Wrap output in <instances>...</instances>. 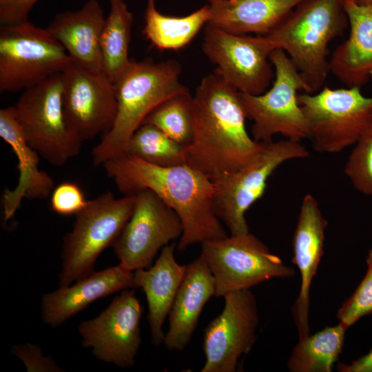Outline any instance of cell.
<instances>
[{"mask_svg":"<svg viewBox=\"0 0 372 372\" xmlns=\"http://www.w3.org/2000/svg\"><path fill=\"white\" fill-rule=\"evenodd\" d=\"M209 3V4H211V3H214L215 2H217V1H219L220 0H207Z\"/></svg>","mask_w":372,"mask_h":372,"instance_id":"obj_37","label":"cell"},{"mask_svg":"<svg viewBox=\"0 0 372 372\" xmlns=\"http://www.w3.org/2000/svg\"><path fill=\"white\" fill-rule=\"evenodd\" d=\"M135 195L117 198L108 192L88 200L63 238L60 286L70 285L94 271L99 256L113 246L133 211Z\"/></svg>","mask_w":372,"mask_h":372,"instance_id":"obj_5","label":"cell"},{"mask_svg":"<svg viewBox=\"0 0 372 372\" xmlns=\"http://www.w3.org/2000/svg\"><path fill=\"white\" fill-rule=\"evenodd\" d=\"M269 59L274 69L271 86L264 93L251 95L240 92L247 118L253 121V139L272 141L276 134L300 142L309 138L308 124L298 103L299 91L304 92L303 79L287 54L274 49Z\"/></svg>","mask_w":372,"mask_h":372,"instance_id":"obj_6","label":"cell"},{"mask_svg":"<svg viewBox=\"0 0 372 372\" xmlns=\"http://www.w3.org/2000/svg\"><path fill=\"white\" fill-rule=\"evenodd\" d=\"M180 64L174 59L132 60L114 84L116 116L111 130L92 152L94 165L124 154L132 134L156 106L171 96L189 92L180 82Z\"/></svg>","mask_w":372,"mask_h":372,"instance_id":"obj_4","label":"cell"},{"mask_svg":"<svg viewBox=\"0 0 372 372\" xmlns=\"http://www.w3.org/2000/svg\"><path fill=\"white\" fill-rule=\"evenodd\" d=\"M100 47L103 74L115 84L130 65L129 49L134 17L125 0H110Z\"/></svg>","mask_w":372,"mask_h":372,"instance_id":"obj_26","label":"cell"},{"mask_svg":"<svg viewBox=\"0 0 372 372\" xmlns=\"http://www.w3.org/2000/svg\"><path fill=\"white\" fill-rule=\"evenodd\" d=\"M201 245L203 258L215 280L214 297L247 290L274 278H291L295 269L286 265L250 232L231 234Z\"/></svg>","mask_w":372,"mask_h":372,"instance_id":"obj_11","label":"cell"},{"mask_svg":"<svg viewBox=\"0 0 372 372\" xmlns=\"http://www.w3.org/2000/svg\"><path fill=\"white\" fill-rule=\"evenodd\" d=\"M72 62L47 28L25 21L0 27V91L25 90L63 72Z\"/></svg>","mask_w":372,"mask_h":372,"instance_id":"obj_7","label":"cell"},{"mask_svg":"<svg viewBox=\"0 0 372 372\" xmlns=\"http://www.w3.org/2000/svg\"><path fill=\"white\" fill-rule=\"evenodd\" d=\"M12 352L23 362L29 372L63 371L51 357L44 356L41 349L36 345L30 343L15 345L12 347Z\"/></svg>","mask_w":372,"mask_h":372,"instance_id":"obj_33","label":"cell"},{"mask_svg":"<svg viewBox=\"0 0 372 372\" xmlns=\"http://www.w3.org/2000/svg\"><path fill=\"white\" fill-rule=\"evenodd\" d=\"M0 136L8 143L18 161L19 178L13 189H6L2 196L4 220L12 218L23 198L45 199L54 189L51 176L39 168V154L28 143L19 123L14 106L0 110Z\"/></svg>","mask_w":372,"mask_h":372,"instance_id":"obj_19","label":"cell"},{"mask_svg":"<svg viewBox=\"0 0 372 372\" xmlns=\"http://www.w3.org/2000/svg\"><path fill=\"white\" fill-rule=\"evenodd\" d=\"M143 307L134 290L121 291L96 318L81 322L82 345L98 360L120 368L134 364L141 344Z\"/></svg>","mask_w":372,"mask_h":372,"instance_id":"obj_15","label":"cell"},{"mask_svg":"<svg viewBox=\"0 0 372 372\" xmlns=\"http://www.w3.org/2000/svg\"><path fill=\"white\" fill-rule=\"evenodd\" d=\"M176 248L174 242L165 246L149 268L134 271V287L141 288L145 295L151 340L158 347L163 342V326L186 270L187 265H180L175 259Z\"/></svg>","mask_w":372,"mask_h":372,"instance_id":"obj_23","label":"cell"},{"mask_svg":"<svg viewBox=\"0 0 372 372\" xmlns=\"http://www.w3.org/2000/svg\"><path fill=\"white\" fill-rule=\"evenodd\" d=\"M134 195L132 215L112 246L119 265L132 271L149 268L158 251L183 231L176 212L154 192L145 189Z\"/></svg>","mask_w":372,"mask_h":372,"instance_id":"obj_13","label":"cell"},{"mask_svg":"<svg viewBox=\"0 0 372 372\" xmlns=\"http://www.w3.org/2000/svg\"><path fill=\"white\" fill-rule=\"evenodd\" d=\"M348 328L340 322L299 340L287 361L291 372H331L342 351Z\"/></svg>","mask_w":372,"mask_h":372,"instance_id":"obj_27","label":"cell"},{"mask_svg":"<svg viewBox=\"0 0 372 372\" xmlns=\"http://www.w3.org/2000/svg\"><path fill=\"white\" fill-rule=\"evenodd\" d=\"M327 226L317 200L309 194L305 195L292 238V262L297 266L301 278L299 293L291 307L299 340L310 335V288L324 254Z\"/></svg>","mask_w":372,"mask_h":372,"instance_id":"obj_17","label":"cell"},{"mask_svg":"<svg viewBox=\"0 0 372 372\" xmlns=\"http://www.w3.org/2000/svg\"><path fill=\"white\" fill-rule=\"evenodd\" d=\"M304 0H220L211 4L208 25L235 34L265 36Z\"/></svg>","mask_w":372,"mask_h":372,"instance_id":"obj_24","label":"cell"},{"mask_svg":"<svg viewBox=\"0 0 372 372\" xmlns=\"http://www.w3.org/2000/svg\"><path fill=\"white\" fill-rule=\"evenodd\" d=\"M134 287V271L118 265L100 271H93L74 284L60 286L52 292L43 295L41 317L44 323L52 328L101 298Z\"/></svg>","mask_w":372,"mask_h":372,"instance_id":"obj_18","label":"cell"},{"mask_svg":"<svg viewBox=\"0 0 372 372\" xmlns=\"http://www.w3.org/2000/svg\"><path fill=\"white\" fill-rule=\"evenodd\" d=\"M192 102L193 95L189 92L171 96L156 106L142 125H153L186 147L193 137Z\"/></svg>","mask_w":372,"mask_h":372,"instance_id":"obj_29","label":"cell"},{"mask_svg":"<svg viewBox=\"0 0 372 372\" xmlns=\"http://www.w3.org/2000/svg\"><path fill=\"white\" fill-rule=\"evenodd\" d=\"M193 137L185 147L186 164L214 180L231 173L262 149L245 127L240 92L214 72L193 95Z\"/></svg>","mask_w":372,"mask_h":372,"instance_id":"obj_2","label":"cell"},{"mask_svg":"<svg viewBox=\"0 0 372 372\" xmlns=\"http://www.w3.org/2000/svg\"><path fill=\"white\" fill-rule=\"evenodd\" d=\"M358 5H372V0H351Z\"/></svg>","mask_w":372,"mask_h":372,"instance_id":"obj_36","label":"cell"},{"mask_svg":"<svg viewBox=\"0 0 372 372\" xmlns=\"http://www.w3.org/2000/svg\"><path fill=\"white\" fill-rule=\"evenodd\" d=\"M337 370L340 372H372V349L351 363L339 364Z\"/></svg>","mask_w":372,"mask_h":372,"instance_id":"obj_35","label":"cell"},{"mask_svg":"<svg viewBox=\"0 0 372 372\" xmlns=\"http://www.w3.org/2000/svg\"><path fill=\"white\" fill-rule=\"evenodd\" d=\"M40 0H0V24L6 25L28 19L34 6Z\"/></svg>","mask_w":372,"mask_h":372,"instance_id":"obj_34","label":"cell"},{"mask_svg":"<svg viewBox=\"0 0 372 372\" xmlns=\"http://www.w3.org/2000/svg\"><path fill=\"white\" fill-rule=\"evenodd\" d=\"M349 34L333 51L331 72L347 87H359L372 81V5L344 0Z\"/></svg>","mask_w":372,"mask_h":372,"instance_id":"obj_22","label":"cell"},{"mask_svg":"<svg viewBox=\"0 0 372 372\" xmlns=\"http://www.w3.org/2000/svg\"><path fill=\"white\" fill-rule=\"evenodd\" d=\"M210 16L209 4L186 16L172 17L159 12L156 0H146L143 33L158 50H180L207 25Z\"/></svg>","mask_w":372,"mask_h":372,"instance_id":"obj_25","label":"cell"},{"mask_svg":"<svg viewBox=\"0 0 372 372\" xmlns=\"http://www.w3.org/2000/svg\"><path fill=\"white\" fill-rule=\"evenodd\" d=\"M348 26L344 0H304L265 37L292 61L304 92L313 94L324 86L329 73V43Z\"/></svg>","mask_w":372,"mask_h":372,"instance_id":"obj_3","label":"cell"},{"mask_svg":"<svg viewBox=\"0 0 372 372\" xmlns=\"http://www.w3.org/2000/svg\"><path fill=\"white\" fill-rule=\"evenodd\" d=\"M103 166L121 193L150 190L176 212L183 227L178 251L227 236L214 212L213 181L188 165L159 166L125 154Z\"/></svg>","mask_w":372,"mask_h":372,"instance_id":"obj_1","label":"cell"},{"mask_svg":"<svg viewBox=\"0 0 372 372\" xmlns=\"http://www.w3.org/2000/svg\"><path fill=\"white\" fill-rule=\"evenodd\" d=\"M300 142L289 139L266 143L264 148L238 169L214 180V209L231 234L249 232L245 213L264 194L269 177L286 161L307 158Z\"/></svg>","mask_w":372,"mask_h":372,"instance_id":"obj_8","label":"cell"},{"mask_svg":"<svg viewBox=\"0 0 372 372\" xmlns=\"http://www.w3.org/2000/svg\"><path fill=\"white\" fill-rule=\"evenodd\" d=\"M105 18L97 0H87L76 11L57 14L47 29L67 52L72 63L103 74L100 40Z\"/></svg>","mask_w":372,"mask_h":372,"instance_id":"obj_20","label":"cell"},{"mask_svg":"<svg viewBox=\"0 0 372 372\" xmlns=\"http://www.w3.org/2000/svg\"><path fill=\"white\" fill-rule=\"evenodd\" d=\"M366 272L352 295L338 309L336 318L348 329L372 314V247L366 258Z\"/></svg>","mask_w":372,"mask_h":372,"instance_id":"obj_31","label":"cell"},{"mask_svg":"<svg viewBox=\"0 0 372 372\" xmlns=\"http://www.w3.org/2000/svg\"><path fill=\"white\" fill-rule=\"evenodd\" d=\"M344 172L358 192L372 196V125L354 145Z\"/></svg>","mask_w":372,"mask_h":372,"instance_id":"obj_30","label":"cell"},{"mask_svg":"<svg viewBox=\"0 0 372 372\" xmlns=\"http://www.w3.org/2000/svg\"><path fill=\"white\" fill-rule=\"evenodd\" d=\"M85 194L76 183L65 181L55 187L50 195V207L62 216L76 215L87 204Z\"/></svg>","mask_w":372,"mask_h":372,"instance_id":"obj_32","label":"cell"},{"mask_svg":"<svg viewBox=\"0 0 372 372\" xmlns=\"http://www.w3.org/2000/svg\"><path fill=\"white\" fill-rule=\"evenodd\" d=\"M62 75L63 110L70 127L83 141L107 133L117 112L114 84L104 74L72 62Z\"/></svg>","mask_w":372,"mask_h":372,"instance_id":"obj_16","label":"cell"},{"mask_svg":"<svg viewBox=\"0 0 372 372\" xmlns=\"http://www.w3.org/2000/svg\"><path fill=\"white\" fill-rule=\"evenodd\" d=\"M214 276L200 255L186 265L184 278L168 315L169 327L163 344L170 351H183L189 344L200 313L215 296Z\"/></svg>","mask_w":372,"mask_h":372,"instance_id":"obj_21","label":"cell"},{"mask_svg":"<svg viewBox=\"0 0 372 372\" xmlns=\"http://www.w3.org/2000/svg\"><path fill=\"white\" fill-rule=\"evenodd\" d=\"M307 119L313 149L321 153H338L354 145L372 125V96L359 87L332 89L298 94Z\"/></svg>","mask_w":372,"mask_h":372,"instance_id":"obj_9","label":"cell"},{"mask_svg":"<svg viewBox=\"0 0 372 372\" xmlns=\"http://www.w3.org/2000/svg\"><path fill=\"white\" fill-rule=\"evenodd\" d=\"M202 49L214 72L240 93L261 94L273 81L269 56L275 48L265 36L235 34L207 25Z\"/></svg>","mask_w":372,"mask_h":372,"instance_id":"obj_12","label":"cell"},{"mask_svg":"<svg viewBox=\"0 0 372 372\" xmlns=\"http://www.w3.org/2000/svg\"><path fill=\"white\" fill-rule=\"evenodd\" d=\"M14 108L29 145L50 165H63L79 154L83 141L65 116L62 72L24 90Z\"/></svg>","mask_w":372,"mask_h":372,"instance_id":"obj_10","label":"cell"},{"mask_svg":"<svg viewBox=\"0 0 372 372\" xmlns=\"http://www.w3.org/2000/svg\"><path fill=\"white\" fill-rule=\"evenodd\" d=\"M125 154L159 166L186 164L185 147L149 124H143L135 131Z\"/></svg>","mask_w":372,"mask_h":372,"instance_id":"obj_28","label":"cell"},{"mask_svg":"<svg viewBox=\"0 0 372 372\" xmlns=\"http://www.w3.org/2000/svg\"><path fill=\"white\" fill-rule=\"evenodd\" d=\"M222 312L204 330L202 348L205 361L202 372H235L240 358L256 340L259 315L250 289L223 296Z\"/></svg>","mask_w":372,"mask_h":372,"instance_id":"obj_14","label":"cell"}]
</instances>
